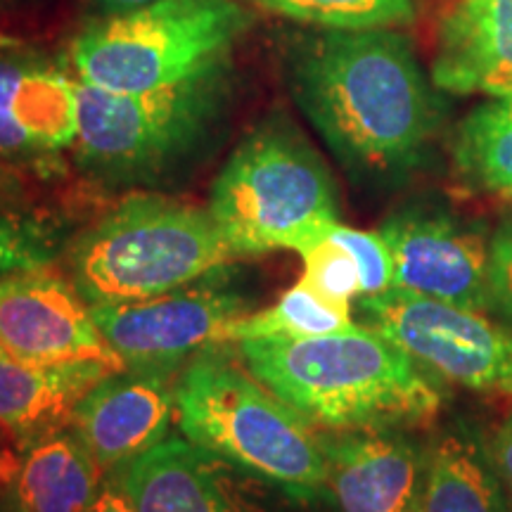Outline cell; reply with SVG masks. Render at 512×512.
<instances>
[{
    "mask_svg": "<svg viewBox=\"0 0 512 512\" xmlns=\"http://www.w3.org/2000/svg\"><path fill=\"white\" fill-rule=\"evenodd\" d=\"M351 309L328 302L309 283L299 280L278 304L261 313H247L226 332V344H238L259 337H323L354 328Z\"/></svg>",
    "mask_w": 512,
    "mask_h": 512,
    "instance_id": "obj_20",
    "label": "cell"
},
{
    "mask_svg": "<svg viewBox=\"0 0 512 512\" xmlns=\"http://www.w3.org/2000/svg\"><path fill=\"white\" fill-rule=\"evenodd\" d=\"M0 356H5V351H3V344H0Z\"/></svg>",
    "mask_w": 512,
    "mask_h": 512,
    "instance_id": "obj_31",
    "label": "cell"
},
{
    "mask_svg": "<svg viewBox=\"0 0 512 512\" xmlns=\"http://www.w3.org/2000/svg\"><path fill=\"white\" fill-rule=\"evenodd\" d=\"M207 209L238 259L275 249L299 254L339 221L328 166L283 114L240 140L211 185Z\"/></svg>",
    "mask_w": 512,
    "mask_h": 512,
    "instance_id": "obj_6",
    "label": "cell"
},
{
    "mask_svg": "<svg viewBox=\"0 0 512 512\" xmlns=\"http://www.w3.org/2000/svg\"><path fill=\"white\" fill-rule=\"evenodd\" d=\"M339 512H418L427 446L406 430L320 432Z\"/></svg>",
    "mask_w": 512,
    "mask_h": 512,
    "instance_id": "obj_14",
    "label": "cell"
},
{
    "mask_svg": "<svg viewBox=\"0 0 512 512\" xmlns=\"http://www.w3.org/2000/svg\"><path fill=\"white\" fill-rule=\"evenodd\" d=\"M252 15L235 0H155L107 15L76 36L83 83L112 93H150L230 60Z\"/></svg>",
    "mask_w": 512,
    "mask_h": 512,
    "instance_id": "obj_7",
    "label": "cell"
},
{
    "mask_svg": "<svg viewBox=\"0 0 512 512\" xmlns=\"http://www.w3.org/2000/svg\"><path fill=\"white\" fill-rule=\"evenodd\" d=\"M121 370L107 361L24 363L0 356V430L19 444L67 427L83 396Z\"/></svg>",
    "mask_w": 512,
    "mask_h": 512,
    "instance_id": "obj_16",
    "label": "cell"
},
{
    "mask_svg": "<svg viewBox=\"0 0 512 512\" xmlns=\"http://www.w3.org/2000/svg\"><path fill=\"white\" fill-rule=\"evenodd\" d=\"M273 15L320 29H392L413 22L418 0H254Z\"/></svg>",
    "mask_w": 512,
    "mask_h": 512,
    "instance_id": "obj_21",
    "label": "cell"
},
{
    "mask_svg": "<svg viewBox=\"0 0 512 512\" xmlns=\"http://www.w3.org/2000/svg\"><path fill=\"white\" fill-rule=\"evenodd\" d=\"M138 512H309L316 501L169 437L112 472Z\"/></svg>",
    "mask_w": 512,
    "mask_h": 512,
    "instance_id": "obj_9",
    "label": "cell"
},
{
    "mask_svg": "<svg viewBox=\"0 0 512 512\" xmlns=\"http://www.w3.org/2000/svg\"><path fill=\"white\" fill-rule=\"evenodd\" d=\"M418 512H508L486 444L465 427L441 432L427 446Z\"/></svg>",
    "mask_w": 512,
    "mask_h": 512,
    "instance_id": "obj_18",
    "label": "cell"
},
{
    "mask_svg": "<svg viewBox=\"0 0 512 512\" xmlns=\"http://www.w3.org/2000/svg\"><path fill=\"white\" fill-rule=\"evenodd\" d=\"M62 233L50 219L22 211H0V280L55 264Z\"/></svg>",
    "mask_w": 512,
    "mask_h": 512,
    "instance_id": "obj_22",
    "label": "cell"
},
{
    "mask_svg": "<svg viewBox=\"0 0 512 512\" xmlns=\"http://www.w3.org/2000/svg\"><path fill=\"white\" fill-rule=\"evenodd\" d=\"M453 157L465 181L512 200V95L491 98L467 114Z\"/></svg>",
    "mask_w": 512,
    "mask_h": 512,
    "instance_id": "obj_19",
    "label": "cell"
},
{
    "mask_svg": "<svg viewBox=\"0 0 512 512\" xmlns=\"http://www.w3.org/2000/svg\"><path fill=\"white\" fill-rule=\"evenodd\" d=\"M17 192L15 178L10 176V171L0 164V211H8V204L12 202Z\"/></svg>",
    "mask_w": 512,
    "mask_h": 512,
    "instance_id": "obj_29",
    "label": "cell"
},
{
    "mask_svg": "<svg viewBox=\"0 0 512 512\" xmlns=\"http://www.w3.org/2000/svg\"><path fill=\"white\" fill-rule=\"evenodd\" d=\"M245 368L320 432L430 425L444 394L399 344L373 328L238 342Z\"/></svg>",
    "mask_w": 512,
    "mask_h": 512,
    "instance_id": "obj_2",
    "label": "cell"
},
{
    "mask_svg": "<svg viewBox=\"0 0 512 512\" xmlns=\"http://www.w3.org/2000/svg\"><path fill=\"white\" fill-rule=\"evenodd\" d=\"M486 453H489L491 467H494L505 496L512 503V411L494 427L486 441Z\"/></svg>",
    "mask_w": 512,
    "mask_h": 512,
    "instance_id": "obj_26",
    "label": "cell"
},
{
    "mask_svg": "<svg viewBox=\"0 0 512 512\" xmlns=\"http://www.w3.org/2000/svg\"><path fill=\"white\" fill-rule=\"evenodd\" d=\"M12 46H17L15 38H10V36H5V34H0V48H12Z\"/></svg>",
    "mask_w": 512,
    "mask_h": 512,
    "instance_id": "obj_30",
    "label": "cell"
},
{
    "mask_svg": "<svg viewBox=\"0 0 512 512\" xmlns=\"http://www.w3.org/2000/svg\"><path fill=\"white\" fill-rule=\"evenodd\" d=\"M434 86L456 95H512V0H453L439 19Z\"/></svg>",
    "mask_w": 512,
    "mask_h": 512,
    "instance_id": "obj_15",
    "label": "cell"
},
{
    "mask_svg": "<svg viewBox=\"0 0 512 512\" xmlns=\"http://www.w3.org/2000/svg\"><path fill=\"white\" fill-rule=\"evenodd\" d=\"M238 259L209 209L133 192L69 247L72 283L91 306L183 290Z\"/></svg>",
    "mask_w": 512,
    "mask_h": 512,
    "instance_id": "obj_5",
    "label": "cell"
},
{
    "mask_svg": "<svg viewBox=\"0 0 512 512\" xmlns=\"http://www.w3.org/2000/svg\"><path fill=\"white\" fill-rule=\"evenodd\" d=\"M304 261L302 280L309 283L320 297L332 304L351 309L354 299H361V273L356 259L335 240L320 238L299 252Z\"/></svg>",
    "mask_w": 512,
    "mask_h": 512,
    "instance_id": "obj_23",
    "label": "cell"
},
{
    "mask_svg": "<svg viewBox=\"0 0 512 512\" xmlns=\"http://www.w3.org/2000/svg\"><path fill=\"white\" fill-rule=\"evenodd\" d=\"M105 472L72 427L22 446L8 477V512H91Z\"/></svg>",
    "mask_w": 512,
    "mask_h": 512,
    "instance_id": "obj_17",
    "label": "cell"
},
{
    "mask_svg": "<svg viewBox=\"0 0 512 512\" xmlns=\"http://www.w3.org/2000/svg\"><path fill=\"white\" fill-rule=\"evenodd\" d=\"M230 98V60L150 93H112L79 81L76 162L107 185L169 181L221 136Z\"/></svg>",
    "mask_w": 512,
    "mask_h": 512,
    "instance_id": "obj_3",
    "label": "cell"
},
{
    "mask_svg": "<svg viewBox=\"0 0 512 512\" xmlns=\"http://www.w3.org/2000/svg\"><path fill=\"white\" fill-rule=\"evenodd\" d=\"M325 238L335 240L354 256L361 273V297H377L394 287V259L380 233H366L344 226L342 221L330 223L323 230Z\"/></svg>",
    "mask_w": 512,
    "mask_h": 512,
    "instance_id": "obj_24",
    "label": "cell"
},
{
    "mask_svg": "<svg viewBox=\"0 0 512 512\" xmlns=\"http://www.w3.org/2000/svg\"><path fill=\"white\" fill-rule=\"evenodd\" d=\"M287 86L351 178L396 183L427 155L441 112L413 46L392 29H325L287 53Z\"/></svg>",
    "mask_w": 512,
    "mask_h": 512,
    "instance_id": "obj_1",
    "label": "cell"
},
{
    "mask_svg": "<svg viewBox=\"0 0 512 512\" xmlns=\"http://www.w3.org/2000/svg\"><path fill=\"white\" fill-rule=\"evenodd\" d=\"M489 292L486 313L512 332V214L505 216L489 242Z\"/></svg>",
    "mask_w": 512,
    "mask_h": 512,
    "instance_id": "obj_25",
    "label": "cell"
},
{
    "mask_svg": "<svg viewBox=\"0 0 512 512\" xmlns=\"http://www.w3.org/2000/svg\"><path fill=\"white\" fill-rule=\"evenodd\" d=\"M377 233L394 259V287L486 313L489 242L484 228L434 207H406Z\"/></svg>",
    "mask_w": 512,
    "mask_h": 512,
    "instance_id": "obj_11",
    "label": "cell"
},
{
    "mask_svg": "<svg viewBox=\"0 0 512 512\" xmlns=\"http://www.w3.org/2000/svg\"><path fill=\"white\" fill-rule=\"evenodd\" d=\"M176 422L185 439L240 470L309 501L328 494L320 430L230 358H192L176 380Z\"/></svg>",
    "mask_w": 512,
    "mask_h": 512,
    "instance_id": "obj_4",
    "label": "cell"
},
{
    "mask_svg": "<svg viewBox=\"0 0 512 512\" xmlns=\"http://www.w3.org/2000/svg\"><path fill=\"white\" fill-rule=\"evenodd\" d=\"M0 344L5 356L24 363L107 361L124 368L91 304L50 266L0 280Z\"/></svg>",
    "mask_w": 512,
    "mask_h": 512,
    "instance_id": "obj_12",
    "label": "cell"
},
{
    "mask_svg": "<svg viewBox=\"0 0 512 512\" xmlns=\"http://www.w3.org/2000/svg\"><path fill=\"white\" fill-rule=\"evenodd\" d=\"M174 373L114 370L76 403L69 427L105 475L169 439L176 420Z\"/></svg>",
    "mask_w": 512,
    "mask_h": 512,
    "instance_id": "obj_13",
    "label": "cell"
},
{
    "mask_svg": "<svg viewBox=\"0 0 512 512\" xmlns=\"http://www.w3.org/2000/svg\"><path fill=\"white\" fill-rule=\"evenodd\" d=\"M91 512H138L131 498L112 475H105Z\"/></svg>",
    "mask_w": 512,
    "mask_h": 512,
    "instance_id": "obj_27",
    "label": "cell"
},
{
    "mask_svg": "<svg viewBox=\"0 0 512 512\" xmlns=\"http://www.w3.org/2000/svg\"><path fill=\"white\" fill-rule=\"evenodd\" d=\"M100 10H105L107 15H119V12L138 10L145 8V5L155 3V0H93Z\"/></svg>",
    "mask_w": 512,
    "mask_h": 512,
    "instance_id": "obj_28",
    "label": "cell"
},
{
    "mask_svg": "<svg viewBox=\"0 0 512 512\" xmlns=\"http://www.w3.org/2000/svg\"><path fill=\"white\" fill-rule=\"evenodd\" d=\"M91 309L124 368L166 373H174L204 349L223 347L230 325L249 313L240 294L214 287H183L159 297Z\"/></svg>",
    "mask_w": 512,
    "mask_h": 512,
    "instance_id": "obj_10",
    "label": "cell"
},
{
    "mask_svg": "<svg viewBox=\"0 0 512 512\" xmlns=\"http://www.w3.org/2000/svg\"><path fill=\"white\" fill-rule=\"evenodd\" d=\"M368 328L399 344L430 375L477 394L512 399V332L482 311L392 287L358 299Z\"/></svg>",
    "mask_w": 512,
    "mask_h": 512,
    "instance_id": "obj_8",
    "label": "cell"
}]
</instances>
